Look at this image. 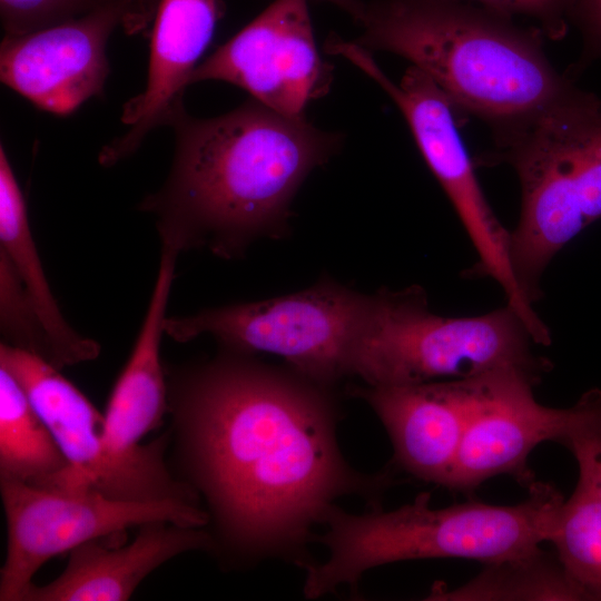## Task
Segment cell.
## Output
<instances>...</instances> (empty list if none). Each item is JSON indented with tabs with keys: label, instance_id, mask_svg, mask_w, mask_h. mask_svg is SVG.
Segmentation results:
<instances>
[{
	"label": "cell",
	"instance_id": "cell-1",
	"mask_svg": "<svg viewBox=\"0 0 601 601\" xmlns=\"http://www.w3.org/2000/svg\"><path fill=\"white\" fill-rule=\"evenodd\" d=\"M185 482L205 497L217 545L243 559L285 556L306 569L305 545L334 501L378 503L391 471L345 462L328 388L225 349L166 373Z\"/></svg>",
	"mask_w": 601,
	"mask_h": 601
},
{
	"label": "cell",
	"instance_id": "cell-2",
	"mask_svg": "<svg viewBox=\"0 0 601 601\" xmlns=\"http://www.w3.org/2000/svg\"><path fill=\"white\" fill-rule=\"evenodd\" d=\"M167 179L139 210L156 219L161 245L207 248L226 259L262 237H282L307 176L341 147L342 136L255 99L211 118L184 108L171 121Z\"/></svg>",
	"mask_w": 601,
	"mask_h": 601
},
{
	"label": "cell",
	"instance_id": "cell-3",
	"mask_svg": "<svg viewBox=\"0 0 601 601\" xmlns=\"http://www.w3.org/2000/svg\"><path fill=\"white\" fill-rule=\"evenodd\" d=\"M366 50L387 51L428 76L455 111L494 134L515 127L577 86L543 50L540 29L464 0H377L358 19Z\"/></svg>",
	"mask_w": 601,
	"mask_h": 601
},
{
	"label": "cell",
	"instance_id": "cell-4",
	"mask_svg": "<svg viewBox=\"0 0 601 601\" xmlns=\"http://www.w3.org/2000/svg\"><path fill=\"white\" fill-rule=\"evenodd\" d=\"M430 501L424 492L395 510L359 515L332 505L322 521L325 532L315 538L328 558L305 569L304 595L316 599L341 584L355 585L367 570L393 562L459 558L487 564L531 553L550 542L564 499L551 483L534 481L514 505L469 501L432 508Z\"/></svg>",
	"mask_w": 601,
	"mask_h": 601
},
{
	"label": "cell",
	"instance_id": "cell-5",
	"mask_svg": "<svg viewBox=\"0 0 601 601\" xmlns=\"http://www.w3.org/2000/svg\"><path fill=\"white\" fill-rule=\"evenodd\" d=\"M485 164L511 166L521 213L510 259L526 298H541L555 255L601 218V98L577 87L529 120L494 134Z\"/></svg>",
	"mask_w": 601,
	"mask_h": 601
},
{
	"label": "cell",
	"instance_id": "cell-6",
	"mask_svg": "<svg viewBox=\"0 0 601 601\" xmlns=\"http://www.w3.org/2000/svg\"><path fill=\"white\" fill-rule=\"evenodd\" d=\"M508 304L476 316L433 313L426 293L413 285L368 295L353 352L351 375L368 386H403L471 378L520 370L540 381L552 363Z\"/></svg>",
	"mask_w": 601,
	"mask_h": 601
},
{
	"label": "cell",
	"instance_id": "cell-7",
	"mask_svg": "<svg viewBox=\"0 0 601 601\" xmlns=\"http://www.w3.org/2000/svg\"><path fill=\"white\" fill-rule=\"evenodd\" d=\"M367 299V294L325 278L280 297L167 316L165 334L180 343L209 335L227 351L273 354L329 388L351 375Z\"/></svg>",
	"mask_w": 601,
	"mask_h": 601
},
{
	"label": "cell",
	"instance_id": "cell-8",
	"mask_svg": "<svg viewBox=\"0 0 601 601\" xmlns=\"http://www.w3.org/2000/svg\"><path fill=\"white\" fill-rule=\"evenodd\" d=\"M336 53L373 79L406 119L425 162L450 199L477 254V262L467 275L490 277L497 283L506 304L518 313L530 333L534 337L543 336L548 326L522 292L512 269L511 231L497 219L481 188L457 129L455 110L445 95L414 66L396 85L382 71L370 51L355 41H341Z\"/></svg>",
	"mask_w": 601,
	"mask_h": 601
},
{
	"label": "cell",
	"instance_id": "cell-9",
	"mask_svg": "<svg viewBox=\"0 0 601 601\" xmlns=\"http://www.w3.org/2000/svg\"><path fill=\"white\" fill-rule=\"evenodd\" d=\"M0 365L22 386L69 462L67 490L127 501L198 503V493L175 479L165 461L168 433L129 454L115 453L106 441L104 414L59 368L2 342Z\"/></svg>",
	"mask_w": 601,
	"mask_h": 601
},
{
	"label": "cell",
	"instance_id": "cell-10",
	"mask_svg": "<svg viewBox=\"0 0 601 601\" xmlns=\"http://www.w3.org/2000/svg\"><path fill=\"white\" fill-rule=\"evenodd\" d=\"M7 552L0 571V601H22L37 571L51 558L88 541L151 521L203 528L209 513L199 503L127 501L90 490L46 489L0 479Z\"/></svg>",
	"mask_w": 601,
	"mask_h": 601
},
{
	"label": "cell",
	"instance_id": "cell-11",
	"mask_svg": "<svg viewBox=\"0 0 601 601\" xmlns=\"http://www.w3.org/2000/svg\"><path fill=\"white\" fill-rule=\"evenodd\" d=\"M218 80L290 118L325 96L333 65L319 53L307 0H275L194 71L190 85Z\"/></svg>",
	"mask_w": 601,
	"mask_h": 601
},
{
	"label": "cell",
	"instance_id": "cell-12",
	"mask_svg": "<svg viewBox=\"0 0 601 601\" xmlns=\"http://www.w3.org/2000/svg\"><path fill=\"white\" fill-rule=\"evenodd\" d=\"M119 26L130 35L129 11L115 6L31 32L4 35L1 82L43 111L72 114L104 93L110 73L107 42Z\"/></svg>",
	"mask_w": 601,
	"mask_h": 601
},
{
	"label": "cell",
	"instance_id": "cell-13",
	"mask_svg": "<svg viewBox=\"0 0 601 601\" xmlns=\"http://www.w3.org/2000/svg\"><path fill=\"white\" fill-rule=\"evenodd\" d=\"M540 382L513 368L476 376L473 405L446 489L471 494L499 475H510L526 487L536 481L529 456L541 443L558 442L568 415V408L538 402L533 388Z\"/></svg>",
	"mask_w": 601,
	"mask_h": 601
},
{
	"label": "cell",
	"instance_id": "cell-14",
	"mask_svg": "<svg viewBox=\"0 0 601 601\" xmlns=\"http://www.w3.org/2000/svg\"><path fill=\"white\" fill-rule=\"evenodd\" d=\"M219 0H159L151 30L147 81L122 107L127 130L105 145L99 164L132 156L156 128L170 126L185 108L184 95L220 17Z\"/></svg>",
	"mask_w": 601,
	"mask_h": 601
},
{
	"label": "cell",
	"instance_id": "cell-15",
	"mask_svg": "<svg viewBox=\"0 0 601 601\" xmlns=\"http://www.w3.org/2000/svg\"><path fill=\"white\" fill-rule=\"evenodd\" d=\"M476 377L403 386H354L375 412L395 463L425 482L446 485L473 405Z\"/></svg>",
	"mask_w": 601,
	"mask_h": 601
},
{
	"label": "cell",
	"instance_id": "cell-16",
	"mask_svg": "<svg viewBox=\"0 0 601 601\" xmlns=\"http://www.w3.org/2000/svg\"><path fill=\"white\" fill-rule=\"evenodd\" d=\"M101 540L69 551L61 574L43 585L33 583L22 601L129 600L138 585L168 560L189 551L216 549L214 536L201 528L169 521L141 524L126 545H110Z\"/></svg>",
	"mask_w": 601,
	"mask_h": 601
},
{
	"label": "cell",
	"instance_id": "cell-17",
	"mask_svg": "<svg viewBox=\"0 0 601 601\" xmlns=\"http://www.w3.org/2000/svg\"><path fill=\"white\" fill-rule=\"evenodd\" d=\"M179 252L161 245L157 277L129 358L110 393L105 411L106 441L118 454L141 446L168 412V384L160 358L165 319Z\"/></svg>",
	"mask_w": 601,
	"mask_h": 601
},
{
	"label": "cell",
	"instance_id": "cell-18",
	"mask_svg": "<svg viewBox=\"0 0 601 601\" xmlns=\"http://www.w3.org/2000/svg\"><path fill=\"white\" fill-rule=\"evenodd\" d=\"M0 252L28 292L51 347L52 365L61 370L97 358L100 344L71 327L46 278L30 229L23 194L0 145Z\"/></svg>",
	"mask_w": 601,
	"mask_h": 601
},
{
	"label": "cell",
	"instance_id": "cell-19",
	"mask_svg": "<svg viewBox=\"0 0 601 601\" xmlns=\"http://www.w3.org/2000/svg\"><path fill=\"white\" fill-rule=\"evenodd\" d=\"M70 469L16 377L0 365V479L59 489Z\"/></svg>",
	"mask_w": 601,
	"mask_h": 601
},
{
	"label": "cell",
	"instance_id": "cell-20",
	"mask_svg": "<svg viewBox=\"0 0 601 601\" xmlns=\"http://www.w3.org/2000/svg\"><path fill=\"white\" fill-rule=\"evenodd\" d=\"M466 583L435 585L427 600L440 601H581V589L570 579L556 554L531 553L485 564Z\"/></svg>",
	"mask_w": 601,
	"mask_h": 601
},
{
	"label": "cell",
	"instance_id": "cell-21",
	"mask_svg": "<svg viewBox=\"0 0 601 601\" xmlns=\"http://www.w3.org/2000/svg\"><path fill=\"white\" fill-rule=\"evenodd\" d=\"M550 542L587 600H601V500L577 484L560 508Z\"/></svg>",
	"mask_w": 601,
	"mask_h": 601
},
{
	"label": "cell",
	"instance_id": "cell-22",
	"mask_svg": "<svg viewBox=\"0 0 601 601\" xmlns=\"http://www.w3.org/2000/svg\"><path fill=\"white\" fill-rule=\"evenodd\" d=\"M115 6L129 11L130 35L144 31L156 13L151 0H0V16L4 35H21Z\"/></svg>",
	"mask_w": 601,
	"mask_h": 601
},
{
	"label": "cell",
	"instance_id": "cell-23",
	"mask_svg": "<svg viewBox=\"0 0 601 601\" xmlns=\"http://www.w3.org/2000/svg\"><path fill=\"white\" fill-rule=\"evenodd\" d=\"M573 455L580 486L601 500V390L584 392L570 407L558 440Z\"/></svg>",
	"mask_w": 601,
	"mask_h": 601
},
{
	"label": "cell",
	"instance_id": "cell-24",
	"mask_svg": "<svg viewBox=\"0 0 601 601\" xmlns=\"http://www.w3.org/2000/svg\"><path fill=\"white\" fill-rule=\"evenodd\" d=\"M0 327L4 344L52 364L50 343L35 305L10 260L0 252Z\"/></svg>",
	"mask_w": 601,
	"mask_h": 601
},
{
	"label": "cell",
	"instance_id": "cell-25",
	"mask_svg": "<svg viewBox=\"0 0 601 601\" xmlns=\"http://www.w3.org/2000/svg\"><path fill=\"white\" fill-rule=\"evenodd\" d=\"M512 18L525 16L540 24L543 35L561 39L568 29L571 0H464Z\"/></svg>",
	"mask_w": 601,
	"mask_h": 601
},
{
	"label": "cell",
	"instance_id": "cell-26",
	"mask_svg": "<svg viewBox=\"0 0 601 601\" xmlns=\"http://www.w3.org/2000/svg\"><path fill=\"white\" fill-rule=\"evenodd\" d=\"M568 18L580 31L583 43L575 69H584L601 58V0H571Z\"/></svg>",
	"mask_w": 601,
	"mask_h": 601
},
{
	"label": "cell",
	"instance_id": "cell-27",
	"mask_svg": "<svg viewBox=\"0 0 601 601\" xmlns=\"http://www.w3.org/2000/svg\"><path fill=\"white\" fill-rule=\"evenodd\" d=\"M351 14L356 21L361 18L365 3L358 0H325Z\"/></svg>",
	"mask_w": 601,
	"mask_h": 601
},
{
	"label": "cell",
	"instance_id": "cell-28",
	"mask_svg": "<svg viewBox=\"0 0 601 601\" xmlns=\"http://www.w3.org/2000/svg\"><path fill=\"white\" fill-rule=\"evenodd\" d=\"M154 1H159V0H154Z\"/></svg>",
	"mask_w": 601,
	"mask_h": 601
}]
</instances>
